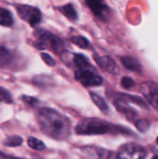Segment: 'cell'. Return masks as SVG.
<instances>
[{
    "instance_id": "cb8c5ba5",
    "label": "cell",
    "mask_w": 158,
    "mask_h": 159,
    "mask_svg": "<svg viewBox=\"0 0 158 159\" xmlns=\"http://www.w3.org/2000/svg\"><path fill=\"white\" fill-rule=\"evenodd\" d=\"M157 143H158V137H157Z\"/></svg>"
},
{
    "instance_id": "30bf717a",
    "label": "cell",
    "mask_w": 158,
    "mask_h": 159,
    "mask_svg": "<svg viewBox=\"0 0 158 159\" xmlns=\"http://www.w3.org/2000/svg\"><path fill=\"white\" fill-rule=\"evenodd\" d=\"M86 2L92 12L98 17H104L105 12L108 10L104 0H86Z\"/></svg>"
},
{
    "instance_id": "d6986e66",
    "label": "cell",
    "mask_w": 158,
    "mask_h": 159,
    "mask_svg": "<svg viewBox=\"0 0 158 159\" xmlns=\"http://www.w3.org/2000/svg\"><path fill=\"white\" fill-rule=\"evenodd\" d=\"M13 102L12 96L9 93L8 90H7L4 88L0 87V102H7V103H11Z\"/></svg>"
},
{
    "instance_id": "e0dca14e",
    "label": "cell",
    "mask_w": 158,
    "mask_h": 159,
    "mask_svg": "<svg viewBox=\"0 0 158 159\" xmlns=\"http://www.w3.org/2000/svg\"><path fill=\"white\" fill-rule=\"evenodd\" d=\"M28 145H29V147H31L32 149L36 150V151H43L46 148L44 143L34 137L28 138Z\"/></svg>"
},
{
    "instance_id": "277c9868",
    "label": "cell",
    "mask_w": 158,
    "mask_h": 159,
    "mask_svg": "<svg viewBox=\"0 0 158 159\" xmlns=\"http://www.w3.org/2000/svg\"><path fill=\"white\" fill-rule=\"evenodd\" d=\"M15 7L20 19L28 22L32 27H34L40 23L42 14L37 7L30 5H16Z\"/></svg>"
},
{
    "instance_id": "7a4b0ae2",
    "label": "cell",
    "mask_w": 158,
    "mask_h": 159,
    "mask_svg": "<svg viewBox=\"0 0 158 159\" xmlns=\"http://www.w3.org/2000/svg\"><path fill=\"white\" fill-rule=\"evenodd\" d=\"M78 134L81 135H101L112 130V127L97 118H87L78 123L75 128Z\"/></svg>"
},
{
    "instance_id": "9a60e30c",
    "label": "cell",
    "mask_w": 158,
    "mask_h": 159,
    "mask_svg": "<svg viewBox=\"0 0 158 159\" xmlns=\"http://www.w3.org/2000/svg\"><path fill=\"white\" fill-rule=\"evenodd\" d=\"M23 143V140L20 136H10L4 141V145L7 147H18L20 146Z\"/></svg>"
},
{
    "instance_id": "4fadbf2b",
    "label": "cell",
    "mask_w": 158,
    "mask_h": 159,
    "mask_svg": "<svg viewBox=\"0 0 158 159\" xmlns=\"http://www.w3.org/2000/svg\"><path fill=\"white\" fill-rule=\"evenodd\" d=\"M58 9L65 16L67 17L69 20H75L77 19V14H76V11L75 9L74 8V7L71 5V4H67L65 6H61V7H59Z\"/></svg>"
},
{
    "instance_id": "8992f818",
    "label": "cell",
    "mask_w": 158,
    "mask_h": 159,
    "mask_svg": "<svg viewBox=\"0 0 158 159\" xmlns=\"http://www.w3.org/2000/svg\"><path fill=\"white\" fill-rule=\"evenodd\" d=\"M147 157L144 147L136 143H127L123 145L117 154V157L125 159H142Z\"/></svg>"
},
{
    "instance_id": "ffe728a7",
    "label": "cell",
    "mask_w": 158,
    "mask_h": 159,
    "mask_svg": "<svg viewBox=\"0 0 158 159\" xmlns=\"http://www.w3.org/2000/svg\"><path fill=\"white\" fill-rule=\"evenodd\" d=\"M121 85H122V87H123L124 89H131L132 87H134L135 82H134V80L131 79L130 77L125 76V77H123L122 80H121Z\"/></svg>"
},
{
    "instance_id": "5b68a950",
    "label": "cell",
    "mask_w": 158,
    "mask_h": 159,
    "mask_svg": "<svg viewBox=\"0 0 158 159\" xmlns=\"http://www.w3.org/2000/svg\"><path fill=\"white\" fill-rule=\"evenodd\" d=\"M75 79L85 87H96L102 84V78L94 70L87 68L76 69L74 74Z\"/></svg>"
},
{
    "instance_id": "603a6c76",
    "label": "cell",
    "mask_w": 158,
    "mask_h": 159,
    "mask_svg": "<svg viewBox=\"0 0 158 159\" xmlns=\"http://www.w3.org/2000/svg\"><path fill=\"white\" fill-rule=\"evenodd\" d=\"M22 101H23L25 103H27V104H29V105H31V106H35V105L38 103V101H37L35 98L30 97V96H26V95H23V96H22Z\"/></svg>"
},
{
    "instance_id": "7c38bea8",
    "label": "cell",
    "mask_w": 158,
    "mask_h": 159,
    "mask_svg": "<svg viewBox=\"0 0 158 159\" xmlns=\"http://www.w3.org/2000/svg\"><path fill=\"white\" fill-rule=\"evenodd\" d=\"M13 23L14 20L10 11L0 7V25L5 27H11Z\"/></svg>"
},
{
    "instance_id": "ac0fdd59",
    "label": "cell",
    "mask_w": 158,
    "mask_h": 159,
    "mask_svg": "<svg viewBox=\"0 0 158 159\" xmlns=\"http://www.w3.org/2000/svg\"><path fill=\"white\" fill-rule=\"evenodd\" d=\"M71 42L74 43V45L78 46L81 48H88L89 47V42L88 40L81 35H75L71 37Z\"/></svg>"
},
{
    "instance_id": "9c48e42d",
    "label": "cell",
    "mask_w": 158,
    "mask_h": 159,
    "mask_svg": "<svg viewBox=\"0 0 158 159\" xmlns=\"http://www.w3.org/2000/svg\"><path fill=\"white\" fill-rule=\"evenodd\" d=\"M82 153L88 157H98V158H108L112 157L113 154L110 151L103 150L96 146H87L82 149Z\"/></svg>"
},
{
    "instance_id": "44dd1931",
    "label": "cell",
    "mask_w": 158,
    "mask_h": 159,
    "mask_svg": "<svg viewBox=\"0 0 158 159\" xmlns=\"http://www.w3.org/2000/svg\"><path fill=\"white\" fill-rule=\"evenodd\" d=\"M149 126H150V123H149V121L146 120V119L140 120V121H137V122H136V127H137V129H138L140 131H142V132L146 131V130L148 129Z\"/></svg>"
},
{
    "instance_id": "2e32d148",
    "label": "cell",
    "mask_w": 158,
    "mask_h": 159,
    "mask_svg": "<svg viewBox=\"0 0 158 159\" xmlns=\"http://www.w3.org/2000/svg\"><path fill=\"white\" fill-rule=\"evenodd\" d=\"M90 97H91L93 102H94L102 111H103V112L108 111V105H107L106 102H105L100 95H98V94H96V93H93V92H90Z\"/></svg>"
},
{
    "instance_id": "52a82bcc",
    "label": "cell",
    "mask_w": 158,
    "mask_h": 159,
    "mask_svg": "<svg viewBox=\"0 0 158 159\" xmlns=\"http://www.w3.org/2000/svg\"><path fill=\"white\" fill-rule=\"evenodd\" d=\"M140 90L158 112V85L152 82H145L140 86Z\"/></svg>"
},
{
    "instance_id": "7402d4cb",
    "label": "cell",
    "mask_w": 158,
    "mask_h": 159,
    "mask_svg": "<svg viewBox=\"0 0 158 159\" xmlns=\"http://www.w3.org/2000/svg\"><path fill=\"white\" fill-rule=\"evenodd\" d=\"M41 58H42V60L44 61V62L47 65H48V66H55V64H56L55 60L50 55H48L47 53H44V52L41 53Z\"/></svg>"
},
{
    "instance_id": "6da1fadb",
    "label": "cell",
    "mask_w": 158,
    "mask_h": 159,
    "mask_svg": "<svg viewBox=\"0 0 158 159\" xmlns=\"http://www.w3.org/2000/svg\"><path fill=\"white\" fill-rule=\"evenodd\" d=\"M37 121L41 130L54 140H65L71 134L70 120L53 109H40L37 113Z\"/></svg>"
},
{
    "instance_id": "5bb4252c",
    "label": "cell",
    "mask_w": 158,
    "mask_h": 159,
    "mask_svg": "<svg viewBox=\"0 0 158 159\" xmlns=\"http://www.w3.org/2000/svg\"><path fill=\"white\" fill-rule=\"evenodd\" d=\"M13 56L10 51H8L6 48L0 46V67L7 66L10 63Z\"/></svg>"
},
{
    "instance_id": "3957f363",
    "label": "cell",
    "mask_w": 158,
    "mask_h": 159,
    "mask_svg": "<svg viewBox=\"0 0 158 159\" xmlns=\"http://www.w3.org/2000/svg\"><path fill=\"white\" fill-rule=\"evenodd\" d=\"M34 35L36 38V40L34 43L36 48L38 49L51 48L54 52L61 53V48L62 47L61 41L50 32L46 31L44 29H38L34 32Z\"/></svg>"
},
{
    "instance_id": "ba28073f",
    "label": "cell",
    "mask_w": 158,
    "mask_h": 159,
    "mask_svg": "<svg viewBox=\"0 0 158 159\" xmlns=\"http://www.w3.org/2000/svg\"><path fill=\"white\" fill-rule=\"evenodd\" d=\"M94 59L96 61V62L98 63V65L103 69L104 71L110 73V74H113V75H116L118 74L119 70H118V67L115 63V61L111 59L109 56H97L95 55L94 56Z\"/></svg>"
},
{
    "instance_id": "8fae6325",
    "label": "cell",
    "mask_w": 158,
    "mask_h": 159,
    "mask_svg": "<svg viewBox=\"0 0 158 159\" xmlns=\"http://www.w3.org/2000/svg\"><path fill=\"white\" fill-rule=\"evenodd\" d=\"M121 61L122 64L129 70L130 71H134V72H141L142 70V65L141 63L134 58L132 57H121Z\"/></svg>"
}]
</instances>
